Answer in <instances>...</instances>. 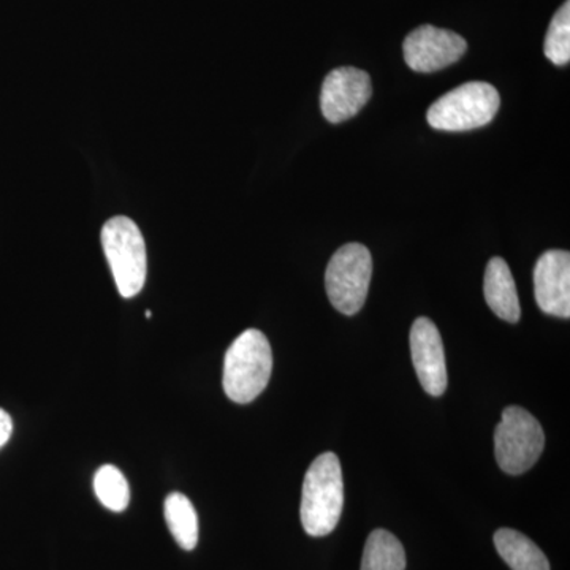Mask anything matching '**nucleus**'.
Listing matches in <instances>:
<instances>
[{
	"mask_svg": "<svg viewBox=\"0 0 570 570\" xmlns=\"http://www.w3.org/2000/svg\"><path fill=\"white\" fill-rule=\"evenodd\" d=\"M344 508V480L335 453L318 455L303 482L302 523L307 534L324 538L335 531Z\"/></svg>",
	"mask_w": 570,
	"mask_h": 570,
	"instance_id": "obj_1",
	"label": "nucleus"
},
{
	"mask_svg": "<svg viewBox=\"0 0 570 570\" xmlns=\"http://www.w3.org/2000/svg\"><path fill=\"white\" fill-rule=\"evenodd\" d=\"M272 373L273 352L268 340L261 330H246L225 354V395L234 403H253L268 385Z\"/></svg>",
	"mask_w": 570,
	"mask_h": 570,
	"instance_id": "obj_2",
	"label": "nucleus"
},
{
	"mask_svg": "<svg viewBox=\"0 0 570 570\" xmlns=\"http://www.w3.org/2000/svg\"><path fill=\"white\" fill-rule=\"evenodd\" d=\"M102 246L116 287L124 298H134L145 287L148 273L145 238L130 217H111L104 225Z\"/></svg>",
	"mask_w": 570,
	"mask_h": 570,
	"instance_id": "obj_3",
	"label": "nucleus"
},
{
	"mask_svg": "<svg viewBox=\"0 0 570 570\" xmlns=\"http://www.w3.org/2000/svg\"><path fill=\"white\" fill-rule=\"evenodd\" d=\"M501 99L494 86L472 81L461 85L438 99L428 110L433 129L444 132H468L493 121Z\"/></svg>",
	"mask_w": 570,
	"mask_h": 570,
	"instance_id": "obj_4",
	"label": "nucleus"
},
{
	"mask_svg": "<svg viewBox=\"0 0 570 570\" xmlns=\"http://www.w3.org/2000/svg\"><path fill=\"white\" fill-rule=\"evenodd\" d=\"M546 448L542 426L527 409L509 406L494 431V453L502 471L520 475L530 471Z\"/></svg>",
	"mask_w": 570,
	"mask_h": 570,
	"instance_id": "obj_5",
	"label": "nucleus"
},
{
	"mask_svg": "<svg viewBox=\"0 0 570 570\" xmlns=\"http://www.w3.org/2000/svg\"><path fill=\"white\" fill-rule=\"evenodd\" d=\"M373 276L370 249L360 243L341 247L333 255L325 273L330 303L344 316H355L365 305Z\"/></svg>",
	"mask_w": 570,
	"mask_h": 570,
	"instance_id": "obj_6",
	"label": "nucleus"
},
{
	"mask_svg": "<svg viewBox=\"0 0 570 570\" xmlns=\"http://www.w3.org/2000/svg\"><path fill=\"white\" fill-rule=\"evenodd\" d=\"M468 50L466 40L456 32L425 24L404 40V61L419 73H433L459 62Z\"/></svg>",
	"mask_w": 570,
	"mask_h": 570,
	"instance_id": "obj_7",
	"label": "nucleus"
},
{
	"mask_svg": "<svg viewBox=\"0 0 570 570\" xmlns=\"http://www.w3.org/2000/svg\"><path fill=\"white\" fill-rule=\"evenodd\" d=\"M373 96V85L366 71L340 67L326 75L322 85L321 108L325 119L340 124L354 118Z\"/></svg>",
	"mask_w": 570,
	"mask_h": 570,
	"instance_id": "obj_8",
	"label": "nucleus"
},
{
	"mask_svg": "<svg viewBox=\"0 0 570 570\" xmlns=\"http://www.w3.org/2000/svg\"><path fill=\"white\" fill-rule=\"evenodd\" d=\"M411 354L420 384L431 396L448 390V363L441 333L433 321L419 317L411 328Z\"/></svg>",
	"mask_w": 570,
	"mask_h": 570,
	"instance_id": "obj_9",
	"label": "nucleus"
},
{
	"mask_svg": "<svg viewBox=\"0 0 570 570\" xmlns=\"http://www.w3.org/2000/svg\"><path fill=\"white\" fill-rule=\"evenodd\" d=\"M534 294L538 306L549 316L570 317V254L547 250L534 268Z\"/></svg>",
	"mask_w": 570,
	"mask_h": 570,
	"instance_id": "obj_10",
	"label": "nucleus"
},
{
	"mask_svg": "<svg viewBox=\"0 0 570 570\" xmlns=\"http://www.w3.org/2000/svg\"><path fill=\"white\" fill-rule=\"evenodd\" d=\"M483 294L490 309L502 321L517 324L520 321L521 307L517 294L515 281L504 258H491L487 265Z\"/></svg>",
	"mask_w": 570,
	"mask_h": 570,
	"instance_id": "obj_11",
	"label": "nucleus"
},
{
	"mask_svg": "<svg viewBox=\"0 0 570 570\" xmlns=\"http://www.w3.org/2000/svg\"><path fill=\"white\" fill-rule=\"evenodd\" d=\"M494 546L499 557L512 570H550V562L543 551L527 535L515 530L497 531Z\"/></svg>",
	"mask_w": 570,
	"mask_h": 570,
	"instance_id": "obj_12",
	"label": "nucleus"
},
{
	"mask_svg": "<svg viewBox=\"0 0 570 570\" xmlns=\"http://www.w3.org/2000/svg\"><path fill=\"white\" fill-rule=\"evenodd\" d=\"M165 520L168 530L181 549L193 551L198 543V515L193 502L183 493L165 499Z\"/></svg>",
	"mask_w": 570,
	"mask_h": 570,
	"instance_id": "obj_13",
	"label": "nucleus"
},
{
	"mask_svg": "<svg viewBox=\"0 0 570 570\" xmlns=\"http://www.w3.org/2000/svg\"><path fill=\"white\" fill-rule=\"evenodd\" d=\"M360 570H406V551L403 543L392 532H371Z\"/></svg>",
	"mask_w": 570,
	"mask_h": 570,
	"instance_id": "obj_14",
	"label": "nucleus"
},
{
	"mask_svg": "<svg viewBox=\"0 0 570 570\" xmlns=\"http://www.w3.org/2000/svg\"><path fill=\"white\" fill-rule=\"evenodd\" d=\"M94 491L105 508L124 512L130 502L129 482L118 468L105 464L94 475Z\"/></svg>",
	"mask_w": 570,
	"mask_h": 570,
	"instance_id": "obj_15",
	"label": "nucleus"
},
{
	"mask_svg": "<svg viewBox=\"0 0 570 570\" xmlns=\"http://www.w3.org/2000/svg\"><path fill=\"white\" fill-rule=\"evenodd\" d=\"M543 52L554 66H568L570 61V2L554 14L547 32Z\"/></svg>",
	"mask_w": 570,
	"mask_h": 570,
	"instance_id": "obj_16",
	"label": "nucleus"
},
{
	"mask_svg": "<svg viewBox=\"0 0 570 570\" xmlns=\"http://www.w3.org/2000/svg\"><path fill=\"white\" fill-rule=\"evenodd\" d=\"M11 433H13V420H11L9 412L0 409V449L10 441Z\"/></svg>",
	"mask_w": 570,
	"mask_h": 570,
	"instance_id": "obj_17",
	"label": "nucleus"
}]
</instances>
